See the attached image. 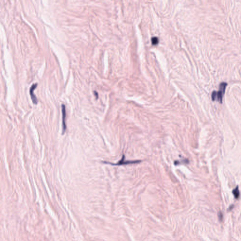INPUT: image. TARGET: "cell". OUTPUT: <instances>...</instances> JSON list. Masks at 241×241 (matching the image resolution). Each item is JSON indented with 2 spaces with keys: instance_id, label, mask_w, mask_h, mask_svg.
Listing matches in <instances>:
<instances>
[{
  "instance_id": "cell-8",
  "label": "cell",
  "mask_w": 241,
  "mask_h": 241,
  "mask_svg": "<svg viewBox=\"0 0 241 241\" xmlns=\"http://www.w3.org/2000/svg\"><path fill=\"white\" fill-rule=\"evenodd\" d=\"M95 92V95H96V96L97 95V97H98V93H97V92Z\"/></svg>"
},
{
  "instance_id": "cell-4",
  "label": "cell",
  "mask_w": 241,
  "mask_h": 241,
  "mask_svg": "<svg viewBox=\"0 0 241 241\" xmlns=\"http://www.w3.org/2000/svg\"><path fill=\"white\" fill-rule=\"evenodd\" d=\"M37 85V83L33 84L30 89V95L31 97V99H32L33 103L35 104H36L38 102V99L36 98V96L35 95V93H34V90H35V89L36 88Z\"/></svg>"
},
{
  "instance_id": "cell-1",
  "label": "cell",
  "mask_w": 241,
  "mask_h": 241,
  "mask_svg": "<svg viewBox=\"0 0 241 241\" xmlns=\"http://www.w3.org/2000/svg\"><path fill=\"white\" fill-rule=\"evenodd\" d=\"M227 85V83L222 82L220 84L219 91L218 92L214 91L212 95V98L213 101H217L220 103L222 102L223 96L225 92V89Z\"/></svg>"
},
{
  "instance_id": "cell-2",
  "label": "cell",
  "mask_w": 241,
  "mask_h": 241,
  "mask_svg": "<svg viewBox=\"0 0 241 241\" xmlns=\"http://www.w3.org/2000/svg\"><path fill=\"white\" fill-rule=\"evenodd\" d=\"M124 159H125V155H122V156L121 159L120 160V161H119L118 162L116 163H110V162H106V161H105L104 162L105 163H107V164L108 163V164H110L112 165L120 166V165H128V164H130L137 163H139V162H141V161H139V160H137V161H124Z\"/></svg>"
},
{
  "instance_id": "cell-5",
  "label": "cell",
  "mask_w": 241,
  "mask_h": 241,
  "mask_svg": "<svg viewBox=\"0 0 241 241\" xmlns=\"http://www.w3.org/2000/svg\"><path fill=\"white\" fill-rule=\"evenodd\" d=\"M232 193H233V195H234V196L236 199H238L239 198V195H240V193H239L238 186H237L235 189H233V191H232Z\"/></svg>"
},
{
  "instance_id": "cell-7",
  "label": "cell",
  "mask_w": 241,
  "mask_h": 241,
  "mask_svg": "<svg viewBox=\"0 0 241 241\" xmlns=\"http://www.w3.org/2000/svg\"><path fill=\"white\" fill-rule=\"evenodd\" d=\"M218 217H219V219H222V218L223 215H222V213H219V214H218Z\"/></svg>"
},
{
  "instance_id": "cell-3",
  "label": "cell",
  "mask_w": 241,
  "mask_h": 241,
  "mask_svg": "<svg viewBox=\"0 0 241 241\" xmlns=\"http://www.w3.org/2000/svg\"><path fill=\"white\" fill-rule=\"evenodd\" d=\"M62 129H63L62 134H64L67 129V125H66L67 113H66V106L64 104L62 105Z\"/></svg>"
},
{
  "instance_id": "cell-6",
  "label": "cell",
  "mask_w": 241,
  "mask_h": 241,
  "mask_svg": "<svg viewBox=\"0 0 241 241\" xmlns=\"http://www.w3.org/2000/svg\"><path fill=\"white\" fill-rule=\"evenodd\" d=\"M158 41H159L158 38L156 37H154L152 38V44L154 45H156L158 43Z\"/></svg>"
}]
</instances>
